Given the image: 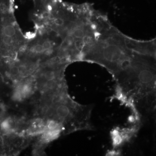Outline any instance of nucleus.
<instances>
[{
  "instance_id": "obj_1",
  "label": "nucleus",
  "mask_w": 156,
  "mask_h": 156,
  "mask_svg": "<svg viewBox=\"0 0 156 156\" xmlns=\"http://www.w3.org/2000/svg\"><path fill=\"white\" fill-rule=\"evenodd\" d=\"M52 105L45 115V119L57 121L62 125V134L81 130H92V106L83 105L72 99L68 91L53 95Z\"/></svg>"
},
{
  "instance_id": "obj_2",
  "label": "nucleus",
  "mask_w": 156,
  "mask_h": 156,
  "mask_svg": "<svg viewBox=\"0 0 156 156\" xmlns=\"http://www.w3.org/2000/svg\"><path fill=\"white\" fill-rule=\"evenodd\" d=\"M5 156H17L26 148L36 137L17 132L2 134Z\"/></svg>"
},
{
  "instance_id": "obj_3",
  "label": "nucleus",
  "mask_w": 156,
  "mask_h": 156,
  "mask_svg": "<svg viewBox=\"0 0 156 156\" xmlns=\"http://www.w3.org/2000/svg\"><path fill=\"white\" fill-rule=\"evenodd\" d=\"M9 87V85L6 83L2 75L0 72V106L4 104H5L3 98L5 94V89Z\"/></svg>"
},
{
  "instance_id": "obj_4",
  "label": "nucleus",
  "mask_w": 156,
  "mask_h": 156,
  "mask_svg": "<svg viewBox=\"0 0 156 156\" xmlns=\"http://www.w3.org/2000/svg\"><path fill=\"white\" fill-rule=\"evenodd\" d=\"M14 0H0V9L11 10ZM36 5L41 4L48 0H34Z\"/></svg>"
},
{
  "instance_id": "obj_5",
  "label": "nucleus",
  "mask_w": 156,
  "mask_h": 156,
  "mask_svg": "<svg viewBox=\"0 0 156 156\" xmlns=\"http://www.w3.org/2000/svg\"><path fill=\"white\" fill-rule=\"evenodd\" d=\"M0 156H5L2 134L0 132Z\"/></svg>"
},
{
  "instance_id": "obj_6",
  "label": "nucleus",
  "mask_w": 156,
  "mask_h": 156,
  "mask_svg": "<svg viewBox=\"0 0 156 156\" xmlns=\"http://www.w3.org/2000/svg\"><path fill=\"white\" fill-rule=\"evenodd\" d=\"M34 52L37 53H43L44 50V48H43V46L41 44L36 45L34 47Z\"/></svg>"
},
{
  "instance_id": "obj_7",
  "label": "nucleus",
  "mask_w": 156,
  "mask_h": 156,
  "mask_svg": "<svg viewBox=\"0 0 156 156\" xmlns=\"http://www.w3.org/2000/svg\"><path fill=\"white\" fill-rule=\"evenodd\" d=\"M42 46H43L44 50H47L49 49H51L52 46V43L48 41H45L43 43Z\"/></svg>"
},
{
  "instance_id": "obj_8",
  "label": "nucleus",
  "mask_w": 156,
  "mask_h": 156,
  "mask_svg": "<svg viewBox=\"0 0 156 156\" xmlns=\"http://www.w3.org/2000/svg\"><path fill=\"white\" fill-rule=\"evenodd\" d=\"M42 17L44 18H47L50 16V14L48 11H44L42 14Z\"/></svg>"
}]
</instances>
